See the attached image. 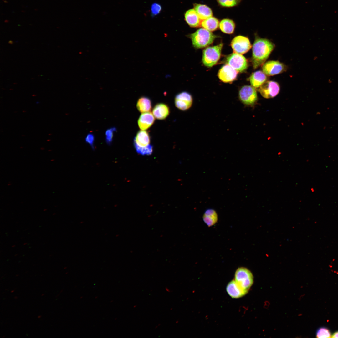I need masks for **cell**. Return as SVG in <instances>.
Instances as JSON below:
<instances>
[{"instance_id": "cell-1", "label": "cell", "mask_w": 338, "mask_h": 338, "mask_svg": "<svg viewBox=\"0 0 338 338\" xmlns=\"http://www.w3.org/2000/svg\"><path fill=\"white\" fill-rule=\"evenodd\" d=\"M274 48L269 40L257 37L252 48V61L253 68L256 69L264 64Z\"/></svg>"}, {"instance_id": "cell-2", "label": "cell", "mask_w": 338, "mask_h": 338, "mask_svg": "<svg viewBox=\"0 0 338 338\" xmlns=\"http://www.w3.org/2000/svg\"><path fill=\"white\" fill-rule=\"evenodd\" d=\"M189 36L193 46L197 48H202L208 46L212 44L216 38L211 32L204 28L198 29Z\"/></svg>"}, {"instance_id": "cell-3", "label": "cell", "mask_w": 338, "mask_h": 338, "mask_svg": "<svg viewBox=\"0 0 338 338\" xmlns=\"http://www.w3.org/2000/svg\"><path fill=\"white\" fill-rule=\"evenodd\" d=\"M223 46L222 43L207 47L203 51L202 61L204 65L211 67L216 64L219 59Z\"/></svg>"}, {"instance_id": "cell-4", "label": "cell", "mask_w": 338, "mask_h": 338, "mask_svg": "<svg viewBox=\"0 0 338 338\" xmlns=\"http://www.w3.org/2000/svg\"><path fill=\"white\" fill-rule=\"evenodd\" d=\"M235 280L242 289L248 292L253 284V277L248 269L241 267L236 270Z\"/></svg>"}, {"instance_id": "cell-5", "label": "cell", "mask_w": 338, "mask_h": 338, "mask_svg": "<svg viewBox=\"0 0 338 338\" xmlns=\"http://www.w3.org/2000/svg\"><path fill=\"white\" fill-rule=\"evenodd\" d=\"M239 98L240 101L244 105L253 106L258 100L256 90L252 85H244L242 87L239 91Z\"/></svg>"}, {"instance_id": "cell-6", "label": "cell", "mask_w": 338, "mask_h": 338, "mask_svg": "<svg viewBox=\"0 0 338 338\" xmlns=\"http://www.w3.org/2000/svg\"><path fill=\"white\" fill-rule=\"evenodd\" d=\"M228 64L238 72H242L248 67V63L246 58L242 54L233 53L229 55L227 58Z\"/></svg>"}, {"instance_id": "cell-7", "label": "cell", "mask_w": 338, "mask_h": 338, "mask_svg": "<svg viewBox=\"0 0 338 338\" xmlns=\"http://www.w3.org/2000/svg\"><path fill=\"white\" fill-rule=\"evenodd\" d=\"M231 45L233 53L241 54L247 53L252 47L248 38L242 36L235 37L232 41Z\"/></svg>"}, {"instance_id": "cell-8", "label": "cell", "mask_w": 338, "mask_h": 338, "mask_svg": "<svg viewBox=\"0 0 338 338\" xmlns=\"http://www.w3.org/2000/svg\"><path fill=\"white\" fill-rule=\"evenodd\" d=\"M280 90L279 85L277 82L267 81L259 87V91L263 97L269 99L276 96Z\"/></svg>"}, {"instance_id": "cell-9", "label": "cell", "mask_w": 338, "mask_h": 338, "mask_svg": "<svg viewBox=\"0 0 338 338\" xmlns=\"http://www.w3.org/2000/svg\"><path fill=\"white\" fill-rule=\"evenodd\" d=\"M262 69L266 75L270 76L283 73L285 71L286 67L284 64L278 61L271 60L264 63Z\"/></svg>"}, {"instance_id": "cell-10", "label": "cell", "mask_w": 338, "mask_h": 338, "mask_svg": "<svg viewBox=\"0 0 338 338\" xmlns=\"http://www.w3.org/2000/svg\"><path fill=\"white\" fill-rule=\"evenodd\" d=\"M193 98L190 94L186 91H183L177 94L175 98L176 106L178 109L186 110L192 106Z\"/></svg>"}, {"instance_id": "cell-11", "label": "cell", "mask_w": 338, "mask_h": 338, "mask_svg": "<svg viewBox=\"0 0 338 338\" xmlns=\"http://www.w3.org/2000/svg\"><path fill=\"white\" fill-rule=\"evenodd\" d=\"M238 72L228 64L223 66L219 71L218 76L224 83L232 82L236 79Z\"/></svg>"}, {"instance_id": "cell-12", "label": "cell", "mask_w": 338, "mask_h": 338, "mask_svg": "<svg viewBox=\"0 0 338 338\" xmlns=\"http://www.w3.org/2000/svg\"><path fill=\"white\" fill-rule=\"evenodd\" d=\"M226 290L228 294L234 298L241 297L248 293V291L242 289L235 280H233L228 283L226 287Z\"/></svg>"}, {"instance_id": "cell-13", "label": "cell", "mask_w": 338, "mask_h": 338, "mask_svg": "<svg viewBox=\"0 0 338 338\" xmlns=\"http://www.w3.org/2000/svg\"><path fill=\"white\" fill-rule=\"evenodd\" d=\"M155 121L154 116L150 112L142 113L140 116L138 120L139 128L141 130H145L150 127Z\"/></svg>"}, {"instance_id": "cell-14", "label": "cell", "mask_w": 338, "mask_h": 338, "mask_svg": "<svg viewBox=\"0 0 338 338\" xmlns=\"http://www.w3.org/2000/svg\"><path fill=\"white\" fill-rule=\"evenodd\" d=\"M184 17L186 22L190 27H197L201 25V19L194 9L187 11L185 14Z\"/></svg>"}, {"instance_id": "cell-15", "label": "cell", "mask_w": 338, "mask_h": 338, "mask_svg": "<svg viewBox=\"0 0 338 338\" xmlns=\"http://www.w3.org/2000/svg\"><path fill=\"white\" fill-rule=\"evenodd\" d=\"M152 113L154 117L157 119L164 120L169 115L170 113L169 108L166 104L158 103L154 107Z\"/></svg>"}, {"instance_id": "cell-16", "label": "cell", "mask_w": 338, "mask_h": 338, "mask_svg": "<svg viewBox=\"0 0 338 338\" xmlns=\"http://www.w3.org/2000/svg\"><path fill=\"white\" fill-rule=\"evenodd\" d=\"M267 77L263 72L257 71L253 73L249 77V81L252 86L254 88L259 87L267 81Z\"/></svg>"}, {"instance_id": "cell-17", "label": "cell", "mask_w": 338, "mask_h": 338, "mask_svg": "<svg viewBox=\"0 0 338 338\" xmlns=\"http://www.w3.org/2000/svg\"><path fill=\"white\" fill-rule=\"evenodd\" d=\"M194 8L201 20H205L212 16V10L206 5L195 3L194 4Z\"/></svg>"}, {"instance_id": "cell-18", "label": "cell", "mask_w": 338, "mask_h": 338, "mask_svg": "<svg viewBox=\"0 0 338 338\" xmlns=\"http://www.w3.org/2000/svg\"><path fill=\"white\" fill-rule=\"evenodd\" d=\"M149 135L146 131L142 130L137 133L134 140V144L141 147H145L150 144Z\"/></svg>"}, {"instance_id": "cell-19", "label": "cell", "mask_w": 338, "mask_h": 338, "mask_svg": "<svg viewBox=\"0 0 338 338\" xmlns=\"http://www.w3.org/2000/svg\"><path fill=\"white\" fill-rule=\"evenodd\" d=\"M204 223L208 227L214 225L218 220L217 214L215 210L210 209L206 210L203 216Z\"/></svg>"}, {"instance_id": "cell-20", "label": "cell", "mask_w": 338, "mask_h": 338, "mask_svg": "<svg viewBox=\"0 0 338 338\" xmlns=\"http://www.w3.org/2000/svg\"><path fill=\"white\" fill-rule=\"evenodd\" d=\"M136 107L141 113L149 112L151 109V102L148 97L142 96L139 98L137 102Z\"/></svg>"}, {"instance_id": "cell-21", "label": "cell", "mask_w": 338, "mask_h": 338, "mask_svg": "<svg viewBox=\"0 0 338 338\" xmlns=\"http://www.w3.org/2000/svg\"><path fill=\"white\" fill-rule=\"evenodd\" d=\"M219 26L221 30L223 33L231 34L234 31L235 24L232 20L225 18L220 21Z\"/></svg>"}, {"instance_id": "cell-22", "label": "cell", "mask_w": 338, "mask_h": 338, "mask_svg": "<svg viewBox=\"0 0 338 338\" xmlns=\"http://www.w3.org/2000/svg\"><path fill=\"white\" fill-rule=\"evenodd\" d=\"M219 23V21L217 18L211 17L202 21L201 25L204 28L213 31L217 29Z\"/></svg>"}, {"instance_id": "cell-23", "label": "cell", "mask_w": 338, "mask_h": 338, "mask_svg": "<svg viewBox=\"0 0 338 338\" xmlns=\"http://www.w3.org/2000/svg\"><path fill=\"white\" fill-rule=\"evenodd\" d=\"M136 152L142 155H149L151 154L153 152V146L150 144L145 147H141L135 144H134Z\"/></svg>"}, {"instance_id": "cell-24", "label": "cell", "mask_w": 338, "mask_h": 338, "mask_svg": "<svg viewBox=\"0 0 338 338\" xmlns=\"http://www.w3.org/2000/svg\"><path fill=\"white\" fill-rule=\"evenodd\" d=\"M218 3L221 6L226 7H231L238 5L240 0H217Z\"/></svg>"}, {"instance_id": "cell-25", "label": "cell", "mask_w": 338, "mask_h": 338, "mask_svg": "<svg viewBox=\"0 0 338 338\" xmlns=\"http://www.w3.org/2000/svg\"><path fill=\"white\" fill-rule=\"evenodd\" d=\"M316 337L319 338H326L331 337L330 330L327 328L322 327L319 328L317 331Z\"/></svg>"}, {"instance_id": "cell-26", "label": "cell", "mask_w": 338, "mask_h": 338, "mask_svg": "<svg viewBox=\"0 0 338 338\" xmlns=\"http://www.w3.org/2000/svg\"><path fill=\"white\" fill-rule=\"evenodd\" d=\"M116 130L115 127H112L107 130L105 132V140L107 144L110 145L112 142L114 132Z\"/></svg>"}, {"instance_id": "cell-27", "label": "cell", "mask_w": 338, "mask_h": 338, "mask_svg": "<svg viewBox=\"0 0 338 338\" xmlns=\"http://www.w3.org/2000/svg\"><path fill=\"white\" fill-rule=\"evenodd\" d=\"M162 10L161 5L158 3H154L151 6V15L153 17L159 14Z\"/></svg>"}, {"instance_id": "cell-28", "label": "cell", "mask_w": 338, "mask_h": 338, "mask_svg": "<svg viewBox=\"0 0 338 338\" xmlns=\"http://www.w3.org/2000/svg\"><path fill=\"white\" fill-rule=\"evenodd\" d=\"M94 136L91 133L88 134L85 138L86 142L89 143L93 149L94 148Z\"/></svg>"}, {"instance_id": "cell-29", "label": "cell", "mask_w": 338, "mask_h": 338, "mask_svg": "<svg viewBox=\"0 0 338 338\" xmlns=\"http://www.w3.org/2000/svg\"><path fill=\"white\" fill-rule=\"evenodd\" d=\"M332 338H338V331H337L335 332L331 336Z\"/></svg>"}, {"instance_id": "cell-30", "label": "cell", "mask_w": 338, "mask_h": 338, "mask_svg": "<svg viewBox=\"0 0 338 338\" xmlns=\"http://www.w3.org/2000/svg\"><path fill=\"white\" fill-rule=\"evenodd\" d=\"M8 43L9 44H12L13 43V41H12L10 40V41H9Z\"/></svg>"}]
</instances>
